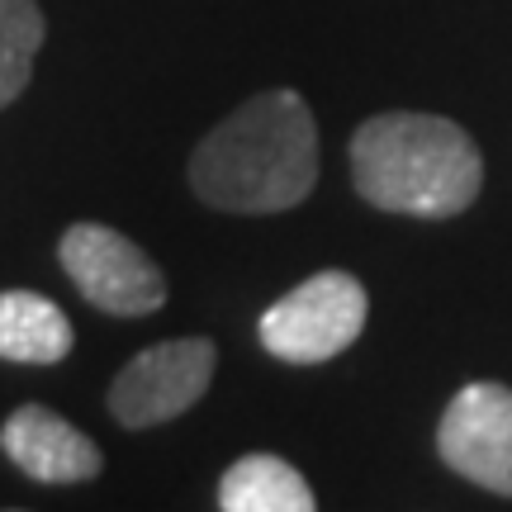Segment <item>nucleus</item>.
I'll return each mask as SVG.
<instances>
[{"mask_svg": "<svg viewBox=\"0 0 512 512\" xmlns=\"http://www.w3.org/2000/svg\"><path fill=\"white\" fill-rule=\"evenodd\" d=\"M190 185L223 214H285L318 185V124L299 91H261L209 128Z\"/></svg>", "mask_w": 512, "mask_h": 512, "instance_id": "obj_1", "label": "nucleus"}, {"mask_svg": "<svg viewBox=\"0 0 512 512\" xmlns=\"http://www.w3.org/2000/svg\"><path fill=\"white\" fill-rule=\"evenodd\" d=\"M351 181L384 214L456 219L479 200L484 157L456 119L394 110L351 133Z\"/></svg>", "mask_w": 512, "mask_h": 512, "instance_id": "obj_2", "label": "nucleus"}, {"mask_svg": "<svg viewBox=\"0 0 512 512\" xmlns=\"http://www.w3.org/2000/svg\"><path fill=\"white\" fill-rule=\"evenodd\" d=\"M366 285L347 271H318L261 313V347L290 366H323L366 332Z\"/></svg>", "mask_w": 512, "mask_h": 512, "instance_id": "obj_3", "label": "nucleus"}, {"mask_svg": "<svg viewBox=\"0 0 512 512\" xmlns=\"http://www.w3.org/2000/svg\"><path fill=\"white\" fill-rule=\"evenodd\" d=\"M57 256H62V271L81 290V299L95 309L114 313V318H143V313L162 309V271L152 266V256L138 242H128L124 233H114L105 223H72L62 233Z\"/></svg>", "mask_w": 512, "mask_h": 512, "instance_id": "obj_4", "label": "nucleus"}, {"mask_svg": "<svg viewBox=\"0 0 512 512\" xmlns=\"http://www.w3.org/2000/svg\"><path fill=\"white\" fill-rule=\"evenodd\" d=\"M219 351L209 337H171L138 351L110 384V413L124 427H157L204 399Z\"/></svg>", "mask_w": 512, "mask_h": 512, "instance_id": "obj_5", "label": "nucleus"}, {"mask_svg": "<svg viewBox=\"0 0 512 512\" xmlns=\"http://www.w3.org/2000/svg\"><path fill=\"white\" fill-rule=\"evenodd\" d=\"M441 460L489 494L512 498V389L494 380L465 384L437 422Z\"/></svg>", "mask_w": 512, "mask_h": 512, "instance_id": "obj_6", "label": "nucleus"}, {"mask_svg": "<svg viewBox=\"0 0 512 512\" xmlns=\"http://www.w3.org/2000/svg\"><path fill=\"white\" fill-rule=\"evenodd\" d=\"M0 446L38 484H81V479H95L105 465L100 446L43 403L15 408L0 427Z\"/></svg>", "mask_w": 512, "mask_h": 512, "instance_id": "obj_7", "label": "nucleus"}, {"mask_svg": "<svg viewBox=\"0 0 512 512\" xmlns=\"http://www.w3.org/2000/svg\"><path fill=\"white\" fill-rule=\"evenodd\" d=\"M72 356V318L48 294H0V361L15 366H57Z\"/></svg>", "mask_w": 512, "mask_h": 512, "instance_id": "obj_8", "label": "nucleus"}, {"mask_svg": "<svg viewBox=\"0 0 512 512\" xmlns=\"http://www.w3.org/2000/svg\"><path fill=\"white\" fill-rule=\"evenodd\" d=\"M219 508L223 512H309L313 489L290 460L271 451L233 460L219 479Z\"/></svg>", "mask_w": 512, "mask_h": 512, "instance_id": "obj_9", "label": "nucleus"}, {"mask_svg": "<svg viewBox=\"0 0 512 512\" xmlns=\"http://www.w3.org/2000/svg\"><path fill=\"white\" fill-rule=\"evenodd\" d=\"M43 34H48V24L34 0H0V110L24 95Z\"/></svg>", "mask_w": 512, "mask_h": 512, "instance_id": "obj_10", "label": "nucleus"}]
</instances>
